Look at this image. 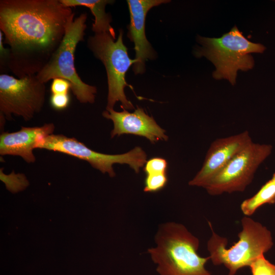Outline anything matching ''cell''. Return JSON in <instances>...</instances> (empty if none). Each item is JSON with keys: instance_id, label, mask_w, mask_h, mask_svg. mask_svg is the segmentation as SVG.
Listing matches in <instances>:
<instances>
[{"instance_id": "1", "label": "cell", "mask_w": 275, "mask_h": 275, "mask_svg": "<svg viewBox=\"0 0 275 275\" xmlns=\"http://www.w3.org/2000/svg\"><path fill=\"white\" fill-rule=\"evenodd\" d=\"M74 16L60 0H1L0 29L11 48L8 66L19 78L36 75L60 44Z\"/></svg>"}, {"instance_id": "2", "label": "cell", "mask_w": 275, "mask_h": 275, "mask_svg": "<svg viewBox=\"0 0 275 275\" xmlns=\"http://www.w3.org/2000/svg\"><path fill=\"white\" fill-rule=\"evenodd\" d=\"M156 246L149 249L160 275H211L205 267L209 256L198 253L200 241L182 224L161 225L155 237Z\"/></svg>"}, {"instance_id": "3", "label": "cell", "mask_w": 275, "mask_h": 275, "mask_svg": "<svg viewBox=\"0 0 275 275\" xmlns=\"http://www.w3.org/2000/svg\"><path fill=\"white\" fill-rule=\"evenodd\" d=\"M241 222L242 230L238 234V241L228 248L227 238L215 233L209 222L212 231L207 244L210 259L214 265H224L228 275H235L240 269L250 267L273 244L270 232L261 223L247 216Z\"/></svg>"}, {"instance_id": "4", "label": "cell", "mask_w": 275, "mask_h": 275, "mask_svg": "<svg viewBox=\"0 0 275 275\" xmlns=\"http://www.w3.org/2000/svg\"><path fill=\"white\" fill-rule=\"evenodd\" d=\"M201 46L196 47L194 54L204 57L215 67L213 77L225 79L232 85L236 84L239 70L246 71L253 68L254 61L251 53H262L264 45L248 40L235 26L220 38H207L198 36Z\"/></svg>"}, {"instance_id": "5", "label": "cell", "mask_w": 275, "mask_h": 275, "mask_svg": "<svg viewBox=\"0 0 275 275\" xmlns=\"http://www.w3.org/2000/svg\"><path fill=\"white\" fill-rule=\"evenodd\" d=\"M87 18L86 13L71 18L59 47L36 76L44 84L56 78L66 79L70 82L71 89L80 102L93 103L97 88L81 80L74 64V53L78 43L84 40Z\"/></svg>"}, {"instance_id": "6", "label": "cell", "mask_w": 275, "mask_h": 275, "mask_svg": "<svg viewBox=\"0 0 275 275\" xmlns=\"http://www.w3.org/2000/svg\"><path fill=\"white\" fill-rule=\"evenodd\" d=\"M106 33L95 34L88 40V47L94 56L100 60L106 69L108 95L106 109H113L117 102H120L121 107L132 109L134 106L125 94L124 89L130 86L126 81V73L135 59L129 58L127 48L123 41V31H119L116 41Z\"/></svg>"}, {"instance_id": "7", "label": "cell", "mask_w": 275, "mask_h": 275, "mask_svg": "<svg viewBox=\"0 0 275 275\" xmlns=\"http://www.w3.org/2000/svg\"><path fill=\"white\" fill-rule=\"evenodd\" d=\"M35 149L59 152L85 160L102 173H107L111 177L116 175L113 167L115 163L128 164L138 173L147 161V155L140 147L122 154H106L89 148L74 138L53 133L39 138Z\"/></svg>"}, {"instance_id": "8", "label": "cell", "mask_w": 275, "mask_h": 275, "mask_svg": "<svg viewBox=\"0 0 275 275\" xmlns=\"http://www.w3.org/2000/svg\"><path fill=\"white\" fill-rule=\"evenodd\" d=\"M45 97V84L36 75L19 78L0 75L1 118L11 120L13 114L28 121L42 110Z\"/></svg>"}, {"instance_id": "9", "label": "cell", "mask_w": 275, "mask_h": 275, "mask_svg": "<svg viewBox=\"0 0 275 275\" xmlns=\"http://www.w3.org/2000/svg\"><path fill=\"white\" fill-rule=\"evenodd\" d=\"M271 150L270 145L252 143L231 160L205 188L211 196L243 191Z\"/></svg>"}, {"instance_id": "10", "label": "cell", "mask_w": 275, "mask_h": 275, "mask_svg": "<svg viewBox=\"0 0 275 275\" xmlns=\"http://www.w3.org/2000/svg\"><path fill=\"white\" fill-rule=\"evenodd\" d=\"M252 143L248 131L213 141L202 168L189 182V185L205 188L231 160Z\"/></svg>"}, {"instance_id": "11", "label": "cell", "mask_w": 275, "mask_h": 275, "mask_svg": "<svg viewBox=\"0 0 275 275\" xmlns=\"http://www.w3.org/2000/svg\"><path fill=\"white\" fill-rule=\"evenodd\" d=\"M130 23L127 36L134 43L136 63L133 70L135 74L143 73L145 62L155 58L154 50L145 34L146 17L153 7L169 3L167 0H128Z\"/></svg>"}, {"instance_id": "12", "label": "cell", "mask_w": 275, "mask_h": 275, "mask_svg": "<svg viewBox=\"0 0 275 275\" xmlns=\"http://www.w3.org/2000/svg\"><path fill=\"white\" fill-rule=\"evenodd\" d=\"M103 116L112 121L114 128L111 135L120 136L123 134H131L145 137L152 143L157 141H167L168 136L166 130L161 128L152 117L149 116L142 108L138 107L133 113L123 108L122 112L114 109H106Z\"/></svg>"}, {"instance_id": "13", "label": "cell", "mask_w": 275, "mask_h": 275, "mask_svg": "<svg viewBox=\"0 0 275 275\" xmlns=\"http://www.w3.org/2000/svg\"><path fill=\"white\" fill-rule=\"evenodd\" d=\"M54 129V124L49 123L39 127H21L13 132H3L0 135V154L19 156L28 163H34L36 157L33 150L38 139L53 134Z\"/></svg>"}, {"instance_id": "14", "label": "cell", "mask_w": 275, "mask_h": 275, "mask_svg": "<svg viewBox=\"0 0 275 275\" xmlns=\"http://www.w3.org/2000/svg\"><path fill=\"white\" fill-rule=\"evenodd\" d=\"M67 7L84 6L88 8L94 16V22L92 30L95 34L106 33L116 39V33L111 25L112 19L105 12V7L112 4L114 1L109 0H60Z\"/></svg>"}, {"instance_id": "15", "label": "cell", "mask_w": 275, "mask_h": 275, "mask_svg": "<svg viewBox=\"0 0 275 275\" xmlns=\"http://www.w3.org/2000/svg\"><path fill=\"white\" fill-rule=\"evenodd\" d=\"M275 203V182L270 179L266 182L253 196L244 200L240 209L245 216L253 214L261 206Z\"/></svg>"}, {"instance_id": "16", "label": "cell", "mask_w": 275, "mask_h": 275, "mask_svg": "<svg viewBox=\"0 0 275 275\" xmlns=\"http://www.w3.org/2000/svg\"><path fill=\"white\" fill-rule=\"evenodd\" d=\"M0 170V179L6 185L7 189L12 193H16L24 190L29 185V181L23 174H15L12 172L6 175Z\"/></svg>"}, {"instance_id": "17", "label": "cell", "mask_w": 275, "mask_h": 275, "mask_svg": "<svg viewBox=\"0 0 275 275\" xmlns=\"http://www.w3.org/2000/svg\"><path fill=\"white\" fill-rule=\"evenodd\" d=\"M144 191L156 192L161 190L168 182L167 173H153L146 175Z\"/></svg>"}, {"instance_id": "18", "label": "cell", "mask_w": 275, "mask_h": 275, "mask_svg": "<svg viewBox=\"0 0 275 275\" xmlns=\"http://www.w3.org/2000/svg\"><path fill=\"white\" fill-rule=\"evenodd\" d=\"M250 268L252 275H275V265L267 260L264 255L255 260Z\"/></svg>"}, {"instance_id": "19", "label": "cell", "mask_w": 275, "mask_h": 275, "mask_svg": "<svg viewBox=\"0 0 275 275\" xmlns=\"http://www.w3.org/2000/svg\"><path fill=\"white\" fill-rule=\"evenodd\" d=\"M167 161L162 157H155L146 161L144 171L146 175L153 173H167Z\"/></svg>"}, {"instance_id": "20", "label": "cell", "mask_w": 275, "mask_h": 275, "mask_svg": "<svg viewBox=\"0 0 275 275\" xmlns=\"http://www.w3.org/2000/svg\"><path fill=\"white\" fill-rule=\"evenodd\" d=\"M69 102L68 94H51L50 98V105L56 110H63L67 108Z\"/></svg>"}, {"instance_id": "21", "label": "cell", "mask_w": 275, "mask_h": 275, "mask_svg": "<svg viewBox=\"0 0 275 275\" xmlns=\"http://www.w3.org/2000/svg\"><path fill=\"white\" fill-rule=\"evenodd\" d=\"M71 88L70 82L62 78H56L52 79L50 86L52 94H68Z\"/></svg>"}, {"instance_id": "22", "label": "cell", "mask_w": 275, "mask_h": 275, "mask_svg": "<svg viewBox=\"0 0 275 275\" xmlns=\"http://www.w3.org/2000/svg\"><path fill=\"white\" fill-rule=\"evenodd\" d=\"M3 36V33L0 31V57L1 62L2 61V63L5 61H8L11 52L10 49L6 48L4 46Z\"/></svg>"}, {"instance_id": "23", "label": "cell", "mask_w": 275, "mask_h": 275, "mask_svg": "<svg viewBox=\"0 0 275 275\" xmlns=\"http://www.w3.org/2000/svg\"><path fill=\"white\" fill-rule=\"evenodd\" d=\"M271 179H272L275 182V173L273 174Z\"/></svg>"}]
</instances>
